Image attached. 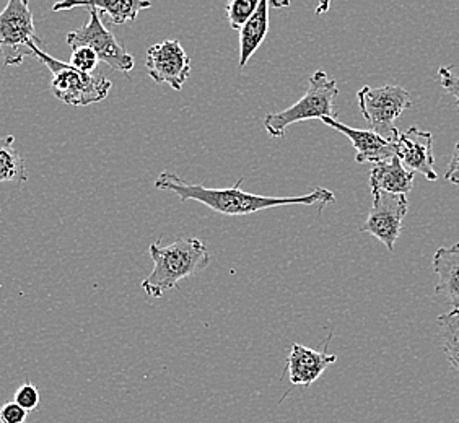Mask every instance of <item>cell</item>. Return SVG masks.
Masks as SVG:
<instances>
[{
	"label": "cell",
	"mask_w": 459,
	"mask_h": 423,
	"mask_svg": "<svg viewBox=\"0 0 459 423\" xmlns=\"http://www.w3.org/2000/svg\"><path fill=\"white\" fill-rule=\"evenodd\" d=\"M243 177H239L233 187H205V186L187 183L183 177L173 173H161L155 179V187L160 191L173 193L179 197V201H195L204 203L221 215L237 217V215H249L255 212L285 207V205H316L325 207L327 203H336V195L329 189L318 187L313 193L305 195H293V197H269V195H256L241 191Z\"/></svg>",
	"instance_id": "6da1fadb"
},
{
	"label": "cell",
	"mask_w": 459,
	"mask_h": 423,
	"mask_svg": "<svg viewBox=\"0 0 459 423\" xmlns=\"http://www.w3.org/2000/svg\"><path fill=\"white\" fill-rule=\"evenodd\" d=\"M153 271L142 282V289L151 298H161L165 291L177 289L183 279L193 277L211 264V253L201 239L179 238L169 246L160 241L149 247Z\"/></svg>",
	"instance_id": "7a4b0ae2"
},
{
	"label": "cell",
	"mask_w": 459,
	"mask_h": 423,
	"mask_svg": "<svg viewBox=\"0 0 459 423\" xmlns=\"http://www.w3.org/2000/svg\"><path fill=\"white\" fill-rule=\"evenodd\" d=\"M337 95H339V89H337L336 80L331 79L326 72H315L309 79L307 93L295 105L283 109L281 113L265 116V131L271 137L282 139L285 137L287 127L291 124L309 121V119H325V117L337 119V113L334 111Z\"/></svg>",
	"instance_id": "3957f363"
},
{
	"label": "cell",
	"mask_w": 459,
	"mask_h": 423,
	"mask_svg": "<svg viewBox=\"0 0 459 423\" xmlns=\"http://www.w3.org/2000/svg\"><path fill=\"white\" fill-rule=\"evenodd\" d=\"M31 56L38 57L53 73L51 91L54 97L69 106H89L103 101L113 87L111 80L100 73H83L71 64L57 61L38 45L30 47Z\"/></svg>",
	"instance_id": "277c9868"
},
{
	"label": "cell",
	"mask_w": 459,
	"mask_h": 423,
	"mask_svg": "<svg viewBox=\"0 0 459 423\" xmlns=\"http://www.w3.org/2000/svg\"><path fill=\"white\" fill-rule=\"evenodd\" d=\"M357 101L363 119L370 125L371 131L385 141H396L399 129L394 125V121L412 106L409 91L398 85L378 89L363 87L357 91Z\"/></svg>",
	"instance_id": "5b68a950"
},
{
	"label": "cell",
	"mask_w": 459,
	"mask_h": 423,
	"mask_svg": "<svg viewBox=\"0 0 459 423\" xmlns=\"http://www.w3.org/2000/svg\"><path fill=\"white\" fill-rule=\"evenodd\" d=\"M31 45L41 47L27 0H9L0 12V53L5 65H22Z\"/></svg>",
	"instance_id": "8992f818"
},
{
	"label": "cell",
	"mask_w": 459,
	"mask_h": 423,
	"mask_svg": "<svg viewBox=\"0 0 459 423\" xmlns=\"http://www.w3.org/2000/svg\"><path fill=\"white\" fill-rule=\"evenodd\" d=\"M89 22L83 27L67 33V45L72 49L89 47L97 54L100 61L105 62L113 71L123 73L133 71L135 65L133 56L126 51L115 35L103 25L97 10L89 9Z\"/></svg>",
	"instance_id": "52a82bcc"
},
{
	"label": "cell",
	"mask_w": 459,
	"mask_h": 423,
	"mask_svg": "<svg viewBox=\"0 0 459 423\" xmlns=\"http://www.w3.org/2000/svg\"><path fill=\"white\" fill-rule=\"evenodd\" d=\"M373 203L367 220L363 221L360 231L370 233L380 239L389 253L394 251V245L403 231V220L409 211L406 195L373 193Z\"/></svg>",
	"instance_id": "ba28073f"
},
{
	"label": "cell",
	"mask_w": 459,
	"mask_h": 423,
	"mask_svg": "<svg viewBox=\"0 0 459 423\" xmlns=\"http://www.w3.org/2000/svg\"><path fill=\"white\" fill-rule=\"evenodd\" d=\"M147 73L157 83H167L175 91H181L191 75V59L178 39H165L147 51Z\"/></svg>",
	"instance_id": "9c48e42d"
},
{
	"label": "cell",
	"mask_w": 459,
	"mask_h": 423,
	"mask_svg": "<svg viewBox=\"0 0 459 423\" xmlns=\"http://www.w3.org/2000/svg\"><path fill=\"white\" fill-rule=\"evenodd\" d=\"M394 143L396 157L401 163L412 173H420L429 181H437L438 175L435 171V155H433L432 134L420 131L419 127H409L404 133H399Z\"/></svg>",
	"instance_id": "30bf717a"
},
{
	"label": "cell",
	"mask_w": 459,
	"mask_h": 423,
	"mask_svg": "<svg viewBox=\"0 0 459 423\" xmlns=\"http://www.w3.org/2000/svg\"><path fill=\"white\" fill-rule=\"evenodd\" d=\"M323 123L333 127L337 133L344 134L349 141L352 142L353 149L357 151L355 161L357 163H373L378 165L383 161L396 157L394 151V143L393 142L385 141L378 134L373 131H363V129H353L345 124L333 119V117H325L321 119Z\"/></svg>",
	"instance_id": "8fae6325"
},
{
	"label": "cell",
	"mask_w": 459,
	"mask_h": 423,
	"mask_svg": "<svg viewBox=\"0 0 459 423\" xmlns=\"http://www.w3.org/2000/svg\"><path fill=\"white\" fill-rule=\"evenodd\" d=\"M337 362L336 353L326 349L313 350L300 344H293L287 357V373L293 386H309L321 378V375Z\"/></svg>",
	"instance_id": "7c38bea8"
},
{
	"label": "cell",
	"mask_w": 459,
	"mask_h": 423,
	"mask_svg": "<svg viewBox=\"0 0 459 423\" xmlns=\"http://www.w3.org/2000/svg\"><path fill=\"white\" fill-rule=\"evenodd\" d=\"M433 271L438 277L435 293L443 295L453 309H459V243L437 249Z\"/></svg>",
	"instance_id": "4fadbf2b"
},
{
	"label": "cell",
	"mask_w": 459,
	"mask_h": 423,
	"mask_svg": "<svg viewBox=\"0 0 459 423\" xmlns=\"http://www.w3.org/2000/svg\"><path fill=\"white\" fill-rule=\"evenodd\" d=\"M414 173L409 171L398 157L373 165L370 171V189L373 193L406 195L414 187Z\"/></svg>",
	"instance_id": "5bb4252c"
},
{
	"label": "cell",
	"mask_w": 459,
	"mask_h": 423,
	"mask_svg": "<svg viewBox=\"0 0 459 423\" xmlns=\"http://www.w3.org/2000/svg\"><path fill=\"white\" fill-rule=\"evenodd\" d=\"M97 10L98 13L107 15L108 20L115 25H123L126 22H134L139 12L151 9V2L147 0H105V2H59L54 5V12L77 9Z\"/></svg>",
	"instance_id": "9a60e30c"
},
{
	"label": "cell",
	"mask_w": 459,
	"mask_h": 423,
	"mask_svg": "<svg viewBox=\"0 0 459 423\" xmlns=\"http://www.w3.org/2000/svg\"><path fill=\"white\" fill-rule=\"evenodd\" d=\"M269 31V2L259 0L256 12L247 20V25L239 30V71L245 69L247 61L264 43Z\"/></svg>",
	"instance_id": "2e32d148"
},
{
	"label": "cell",
	"mask_w": 459,
	"mask_h": 423,
	"mask_svg": "<svg viewBox=\"0 0 459 423\" xmlns=\"http://www.w3.org/2000/svg\"><path fill=\"white\" fill-rule=\"evenodd\" d=\"M27 177V165L15 149V137H0V183H25Z\"/></svg>",
	"instance_id": "e0dca14e"
},
{
	"label": "cell",
	"mask_w": 459,
	"mask_h": 423,
	"mask_svg": "<svg viewBox=\"0 0 459 423\" xmlns=\"http://www.w3.org/2000/svg\"><path fill=\"white\" fill-rule=\"evenodd\" d=\"M437 324L442 337L443 352L451 368L459 373V309H451L437 317Z\"/></svg>",
	"instance_id": "ac0fdd59"
},
{
	"label": "cell",
	"mask_w": 459,
	"mask_h": 423,
	"mask_svg": "<svg viewBox=\"0 0 459 423\" xmlns=\"http://www.w3.org/2000/svg\"><path fill=\"white\" fill-rule=\"evenodd\" d=\"M259 2L257 0H230L225 5L227 10V18H229L230 27L233 30H241L247 23V20L253 17L256 12Z\"/></svg>",
	"instance_id": "d6986e66"
},
{
	"label": "cell",
	"mask_w": 459,
	"mask_h": 423,
	"mask_svg": "<svg viewBox=\"0 0 459 423\" xmlns=\"http://www.w3.org/2000/svg\"><path fill=\"white\" fill-rule=\"evenodd\" d=\"M98 59L97 54L93 53L89 47H75L72 49L71 64L74 69L83 72V73H95L97 69Z\"/></svg>",
	"instance_id": "ffe728a7"
},
{
	"label": "cell",
	"mask_w": 459,
	"mask_h": 423,
	"mask_svg": "<svg viewBox=\"0 0 459 423\" xmlns=\"http://www.w3.org/2000/svg\"><path fill=\"white\" fill-rule=\"evenodd\" d=\"M13 402H17L18 406L25 409L28 414H30V412H33L39 406V391L36 389L35 384L25 383V384H22L17 389Z\"/></svg>",
	"instance_id": "44dd1931"
},
{
	"label": "cell",
	"mask_w": 459,
	"mask_h": 423,
	"mask_svg": "<svg viewBox=\"0 0 459 423\" xmlns=\"http://www.w3.org/2000/svg\"><path fill=\"white\" fill-rule=\"evenodd\" d=\"M0 423H28V412L12 401L0 407Z\"/></svg>",
	"instance_id": "7402d4cb"
},
{
	"label": "cell",
	"mask_w": 459,
	"mask_h": 423,
	"mask_svg": "<svg viewBox=\"0 0 459 423\" xmlns=\"http://www.w3.org/2000/svg\"><path fill=\"white\" fill-rule=\"evenodd\" d=\"M438 79H440V83H442L443 89L445 91L451 95V97L455 98V101H456V105L459 108V77L453 72L451 67H440V71H438Z\"/></svg>",
	"instance_id": "603a6c76"
},
{
	"label": "cell",
	"mask_w": 459,
	"mask_h": 423,
	"mask_svg": "<svg viewBox=\"0 0 459 423\" xmlns=\"http://www.w3.org/2000/svg\"><path fill=\"white\" fill-rule=\"evenodd\" d=\"M445 179H448L453 185H456L459 181V141L455 145V151H453V157H451L448 168L445 171Z\"/></svg>",
	"instance_id": "cb8c5ba5"
},
{
	"label": "cell",
	"mask_w": 459,
	"mask_h": 423,
	"mask_svg": "<svg viewBox=\"0 0 459 423\" xmlns=\"http://www.w3.org/2000/svg\"><path fill=\"white\" fill-rule=\"evenodd\" d=\"M269 5H273V7H289L290 4H289V2H283V4H275V2H269Z\"/></svg>",
	"instance_id": "d4e9b609"
},
{
	"label": "cell",
	"mask_w": 459,
	"mask_h": 423,
	"mask_svg": "<svg viewBox=\"0 0 459 423\" xmlns=\"http://www.w3.org/2000/svg\"><path fill=\"white\" fill-rule=\"evenodd\" d=\"M456 186H459V181H458V183H456Z\"/></svg>",
	"instance_id": "484cf974"
}]
</instances>
